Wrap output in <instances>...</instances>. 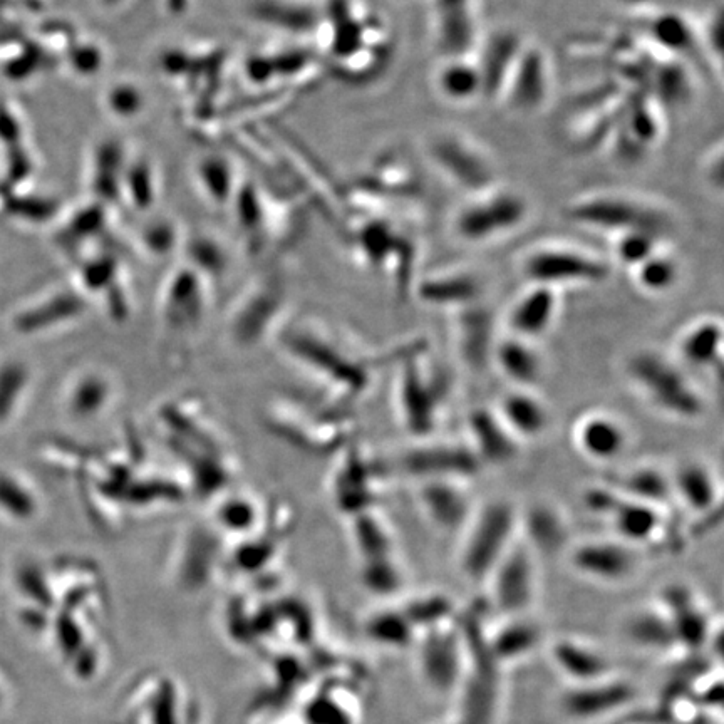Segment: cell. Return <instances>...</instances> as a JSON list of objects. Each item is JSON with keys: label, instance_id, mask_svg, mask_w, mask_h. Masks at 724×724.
<instances>
[{"label": "cell", "instance_id": "7402d4cb", "mask_svg": "<svg viewBox=\"0 0 724 724\" xmlns=\"http://www.w3.org/2000/svg\"><path fill=\"white\" fill-rule=\"evenodd\" d=\"M674 502L698 518L721 512V487L714 471L701 461H684L669 473Z\"/></svg>", "mask_w": 724, "mask_h": 724}, {"label": "cell", "instance_id": "2e32d148", "mask_svg": "<svg viewBox=\"0 0 724 724\" xmlns=\"http://www.w3.org/2000/svg\"><path fill=\"white\" fill-rule=\"evenodd\" d=\"M426 632L419 651L421 674L436 693H450L461 683V674L465 671V642L456 631L445 627Z\"/></svg>", "mask_w": 724, "mask_h": 724}, {"label": "cell", "instance_id": "484cf974", "mask_svg": "<svg viewBox=\"0 0 724 724\" xmlns=\"http://www.w3.org/2000/svg\"><path fill=\"white\" fill-rule=\"evenodd\" d=\"M723 347V322L716 317H703L681 332L676 342L674 359L686 371H713L721 366Z\"/></svg>", "mask_w": 724, "mask_h": 724}, {"label": "cell", "instance_id": "d4e9b609", "mask_svg": "<svg viewBox=\"0 0 724 724\" xmlns=\"http://www.w3.org/2000/svg\"><path fill=\"white\" fill-rule=\"evenodd\" d=\"M492 366L512 384V388L535 389L545 374L542 352L537 342L508 334L498 337L493 351Z\"/></svg>", "mask_w": 724, "mask_h": 724}, {"label": "cell", "instance_id": "f6af8a7d", "mask_svg": "<svg viewBox=\"0 0 724 724\" xmlns=\"http://www.w3.org/2000/svg\"><path fill=\"white\" fill-rule=\"evenodd\" d=\"M230 168L223 160L215 156L203 158L197 166V178L200 188L205 190V195L215 203H223L227 198L228 187H230Z\"/></svg>", "mask_w": 724, "mask_h": 724}, {"label": "cell", "instance_id": "ab89813d", "mask_svg": "<svg viewBox=\"0 0 724 724\" xmlns=\"http://www.w3.org/2000/svg\"><path fill=\"white\" fill-rule=\"evenodd\" d=\"M401 609L418 632L443 627L456 614L455 604L443 594L416 597Z\"/></svg>", "mask_w": 724, "mask_h": 724}, {"label": "cell", "instance_id": "ba28073f", "mask_svg": "<svg viewBox=\"0 0 724 724\" xmlns=\"http://www.w3.org/2000/svg\"><path fill=\"white\" fill-rule=\"evenodd\" d=\"M431 161L443 175L461 190L476 195L497 185V170L483 148L470 138L443 131L431 138L428 146Z\"/></svg>", "mask_w": 724, "mask_h": 724}, {"label": "cell", "instance_id": "60d3db41", "mask_svg": "<svg viewBox=\"0 0 724 724\" xmlns=\"http://www.w3.org/2000/svg\"><path fill=\"white\" fill-rule=\"evenodd\" d=\"M109 384L101 374H83L68 396L69 413L76 418H93L109 401Z\"/></svg>", "mask_w": 724, "mask_h": 724}, {"label": "cell", "instance_id": "74e56055", "mask_svg": "<svg viewBox=\"0 0 724 724\" xmlns=\"http://www.w3.org/2000/svg\"><path fill=\"white\" fill-rule=\"evenodd\" d=\"M41 502L24 478L0 470V512L17 522H29L39 512Z\"/></svg>", "mask_w": 724, "mask_h": 724}, {"label": "cell", "instance_id": "4fadbf2b", "mask_svg": "<svg viewBox=\"0 0 724 724\" xmlns=\"http://www.w3.org/2000/svg\"><path fill=\"white\" fill-rule=\"evenodd\" d=\"M552 89L550 59L542 47L535 44L523 46L517 63L513 66L502 98L518 113H537L547 103Z\"/></svg>", "mask_w": 724, "mask_h": 724}, {"label": "cell", "instance_id": "7dc6e473", "mask_svg": "<svg viewBox=\"0 0 724 724\" xmlns=\"http://www.w3.org/2000/svg\"><path fill=\"white\" fill-rule=\"evenodd\" d=\"M701 39V46L708 47L711 54L716 57V66L721 71V64H723V39H724V22H723V9L719 7L718 11L714 12L708 24L704 27V32L699 36Z\"/></svg>", "mask_w": 724, "mask_h": 724}, {"label": "cell", "instance_id": "ffe728a7", "mask_svg": "<svg viewBox=\"0 0 724 724\" xmlns=\"http://www.w3.org/2000/svg\"><path fill=\"white\" fill-rule=\"evenodd\" d=\"M523 46V37L510 27H500L481 42L475 63L483 81V98H502Z\"/></svg>", "mask_w": 724, "mask_h": 724}, {"label": "cell", "instance_id": "681fc988", "mask_svg": "<svg viewBox=\"0 0 724 724\" xmlns=\"http://www.w3.org/2000/svg\"><path fill=\"white\" fill-rule=\"evenodd\" d=\"M624 2H627V4H632V6H646V4H649V2H654V0H624Z\"/></svg>", "mask_w": 724, "mask_h": 724}, {"label": "cell", "instance_id": "7a4b0ae2", "mask_svg": "<svg viewBox=\"0 0 724 724\" xmlns=\"http://www.w3.org/2000/svg\"><path fill=\"white\" fill-rule=\"evenodd\" d=\"M520 533V513L512 502L493 498L475 508L463 530L460 569L466 579L488 582Z\"/></svg>", "mask_w": 724, "mask_h": 724}, {"label": "cell", "instance_id": "d6a6232c", "mask_svg": "<svg viewBox=\"0 0 724 724\" xmlns=\"http://www.w3.org/2000/svg\"><path fill=\"white\" fill-rule=\"evenodd\" d=\"M554 659L562 673L579 684L595 683L606 678L607 661L599 652L575 641H560L554 647Z\"/></svg>", "mask_w": 724, "mask_h": 724}, {"label": "cell", "instance_id": "83f0119b", "mask_svg": "<svg viewBox=\"0 0 724 724\" xmlns=\"http://www.w3.org/2000/svg\"><path fill=\"white\" fill-rule=\"evenodd\" d=\"M634 698L631 684L614 681H595L579 684L564 696V711L570 718L579 721L602 718L624 708Z\"/></svg>", "mask_w": 724, "mask_h": 724}, {"label": "cell", "instance_id": "f1b7e54d", "mask_svg": "<svg viewBox=\"0 0 724 724\" xmlns=\"http://www.w3.org/2000/svg\"><path fill=\"white\" fill-rule=\"evenodd\" d=\"M607 487L621 493L622 497L646 503L666 512L674 505L671 475L652 465H639L612 476Z\"/></svg>", "mask_w": 724, "mask_h": 724}, {"label": "cell", "instance_id": "4dcf8cb0", "mask_svg": "<svg viewBox=\"0 0 724 724\" xmlns=\"http://www.w3.org/2000/svg\"><path fill=\"white\" fill-rule=\"evenodd\" d=\"M520 528L523 530V542L535 554H557L565 549L569 537V525L564 513L549 503H538L520 513Z\"/></svg>", "mask_w": 724, "mask_h": 724}, {"label": "cell", "instance_id": "9a60e30c", "mask_svg": "<svg viewBox=\"0 0 724 724\" xmlns=\"http://www.w3.org/2000/svg\"><path fill=\"white\" fill-rule=\"evenodd\" d=\"M466 443L480 465L508 466L522 455V443L510 433L495 408L471 409L466 418Z\"/></svg>", "mask_w": 724, "mask_h": 724}, {"label": "cell", "instance_id": "4316f807", "mask_svg": "<svg viewBox=\"0 0 724 724\" xmlns=\"http://www.w3.org/2000/svg\"><path fill=\"white\" fill-rule=\"evenodd\" d=\"M416 295L426 306L455 312L481 302L483 284L471 272H441L418 282Z\"/></svg>", "mask_w": 724, "mask_h": 724}, {"label": "cell", "instance_id": "e0dca14e", "mask_svg": "<svg viewBox=\"0 0 724 724\" xmlns=\"http://www.w3.org/2000/svg\"><path fill=\"white\" fill-rule=\"evenodd\" d=\"M433 34L445 59L470 56L478 44L475 0H433Z\"/></svg>", "mask_w": 724, "mask_h": 724}, {"label": "cell", "instance_id": "5b68a950", "mask_svg": "<svg viewBox=\"0 0 724 724\" xmlns=\"http://www.w3.org/2000/svg\"><path fill=\"white\" fill-rule=\"evenodd\" d=\"M448 393V379L426 368L418 357L404 362L396 398L403 428L414 440H430L433 436Z\"/></svg>", "mask_w": 724, "mask_h": 724}, {"label": "cell", "instance_id": "44dd1931", "mask_svg": "<svg viewBox=\"0 0 724 724\" xmlns=\"http://www.w3.org/2000/svg\"><path fill=\"white\" fill-rule=\"evenodd\" d=\"M559 307V290L545 285H528V289L520 294L508 311L510 334L537 342L554 327Z\"/></svg>", "mask_w": 724, "mask_h": 724}, {"label": "cell", "instance_id": "7c38bea8", "mask_svg": "<svg viewBox=\"0 0 724 724\" xmlns=\"http://www.w3.org/2000/svg\"><path fill=\"white\" fill-rule=\"evenodd\" d=\"M468 644L475 647V671L468 678L465 699L461 706L458 724H492L497 701V669L487 647V639L476 634L475 627L465 617V626L461 631Z\"/></svg>", "mask_w": 724, "mask_h": 724}, {"label": "cell", "instance_id": "c3c4849f", "mask_svg": "<svg viewBox=\"0 0 724 724\" xmlns=\"http://www.w3.org/2000/svg\"><path fill=\"white\" fill-rule=\"evenodd\" d=\"M704 173H706V178L711 181V187L721 192V190H723L724 180V156L721 143L716 146V150L711 151V158L706 161Z\"/></svg>", "mask_w": 724, "mask_h": 724}, {"label": "cell", "instance_id": "8d00e7d4", "mask_svg": "<svg viewBox=\"0 0 724 724\" xmlns=\"http://www.w3.org/2000/svg\"><path fill=\"white\" fill-rule=\"evenodd\" d=\"M636 285L647 295H666L678 285L681 279V265L676 257L657 250L656 254L644 260L631 270Z\"/></svg>", "mask_w": 724, "mask_h": 724}, {"label": "cell", "instance_id": "cb8c5ba5", "mask_svg": "<svg viewBox=\"0 0 724 724\" xmlns=\"http://www.w3.org/2000/svg\"><path fill=\"white\" fill-rule=\"evenodd\" d=\"M495 411L522 445L540 440L552 425L549 404L538 396L535 389H510L498 401Z\"/></svg>", "mask_w": 724, "mask_h": 724}, {"label": "cell", "instance_id": "52a82bcc", "mask_svg": "<svg viewBox=\"0 0 724 724\" xmlns=\"http://www.w3.org/2000/svg\"><path fill=\"white\" fill-rule=\"evenodd\" d=\"M589 512L606 517L614 535L634 549L641 550L657 543L668 523L666 512L646 503L622 497L611 487L592 488L585 493Z\"/></svg>", "mask_w": 724, "mask_h": 724}, {"label": "cell", "instance_id": "e575fe53", "mask_svg": "<svg viewBox=\"0 0 724 724\" xmlns=\"http://www.w3.org/2000/svg\"><path fill=\"white\" fill-rule=\"evenodd\" d=\"M540 641V629L523 617H513L505 626L500 627L495 636L487 641L488 652L493 661H513L518 657L527 656Z\"/></svg>", "mask_w": 724, "mask_h": 724}, {"label": "cell", "instance_id": "30bf717a", "mask_svg": "<svg viewBox=\"0 0 724 724\" xmlns=\"http://www.w3.org/2000/svg\"><path fill=\"white\" fill-rule=\"evenodd\" d=\"M535 555L523 538H517L493 570L488 582L492 584L493 604L498 611L518 617L532 606L537 590Z\"/></svg>", "mask_w": 724, "mask_h": 724}, {"label": "cell", "instance_id": "b9f144b4", "mask_svg": "<svg viewBox=\"0 0 724 724\" xmlns=\"http://www.w3.org/2000/svg\"><path fill=\"white\" fill-rule=\"evenodd\" d=\"M661 237L659 233L634 230V232L619 233L614 242V254L619 264L627 269L634 270L644 260L661 250Z\"/></svg>", "mask_w": 724, "mask_h": 724}, {"label": "cell", "instance_id": "603a6c76", "mask_svg": "<svg viewBox=\"0 0 724 724\" xmlns=\"http://www.w3.org/2000/svg\"><path fill=\"white\" fill-rule=\"evenodd\" d=\"M662 611L668 616L679 646L699 651L708 642L711 622L698 597L686 585H668L662 590Z\"/></svg>", "mask_w": 724, "mask_h": 724}, {"label": "cell", "instance_id": "6da1fadb", "mask_svg": "<svg viewBox=\"0 0 724 724\" xmlns=\"http://www.w3.org/2000/svg\"><path fill=\"white\" fill-rule=\"evenodd\" d=\"M627 379L657 413L678 421H698L706 414V398L688 371L673 356L639 349L626 362Z\"/></svg>", "mask_w": 724, "mask_h": 724}, {"label": "cell", "instance_id": "d6986e66", "mask_svg": "<svg viewBox=\"0 0 724 724\" xmlns=\"http://www.w3.org/2000/svg\"><path fill=\"white\" fill-rule=\"evenodd\" d=\"M580 455L595 463H612L626 453L629 433L622 421L604 411L585 414L572 431Z\"/></svg>", "mask_w": 724, "mask_h": 724}, {"label": "cell", "instance_id": "f546056e", "mask_svg": "<svg viewBox=\"0 0 724 724\" xmlns=\"http://www.w3.org/2000/svg\"><path fill=\"white\" fill-rule=\"evenodd\" d=\"M641 27L644 39L673 59L689 56L701 46L698 31L678 12H656L647 17Z\"/></svg>", "mask_w": 724, "mask_h": 724}, {"label": "cell", "instance_id": "3957f363", "mask_svg": "<svg viewBox=\"0 0 724 724\" xmlns=\"http://www.w3.org/2000/svg\"><path fill=\"white\" fill-rule=\"evenodd\" d=\"M570 222L592 230L619 233L646 230L662 235L669 228L668 213L642 198L627 193H592L577 198L564 210Z\"/></svg>", "mask_w": 724, "mask_h": 724}, {"label": "cell", "instance_id": "bcb514c9", "mask_svg": "<svg viewBox=\"0 0 724 724\" xmlns=\"http://www.w3.org/2000/svg\"><path fill=\"white\" fill-rule=\"evenodd\" d=\"M143 101L145 96L141 93V89L136 84L121 81V83L109 86L106 93V106L109 113L121 118H131L136 116L143 109Z\"/></svg>", "mask_w": 724, "mask_h": 724}, {"label": "cell", "instance_id": "5bb4252c", "mask_svg": "<svg viewBox=\"0 0 724 724\" xmlns=\"http://www.w3.org/2000/svg\"><path fill=\"white\" fill-rule=\"evenodd\" d=\"M416 498L431 527L445 535L463 533L475 512L463 481H421Z\"/></svg>", "mask_w": 724, "mask_h": 724}, {"label": "cell", "instance_id": "277c9868", "mask_svg": "<svg viewBox=\"0 0 724 724\" xmlns=\"http://www.w3.org/2000/svg\"><path fill=\"white\" fill-rule=\"evenodd\" d=\"M527 218V200L515 190L495 185L471 195L456 213L453 230L466 244H488L515 232Z\"/></svg>", "mask_w": 724, "mask_h": 724}, {"label": "cell", "instance_id": "836d02e7", "mask_svg": "<svg viewBox=\"0 0 724 724\" xmlns=\"http://www.w3.org/2000/svg\"><path fill=\"white\" fill-rule=\"evenodd\" d=\"M352 540L361 564L394 557V538L388 525L373 510L354 515Z\"/></svg>", "mask_w": 724, "mask_h": 724}, {"label": "cell", "instance_id": "8992f818", "mask_svg": "<svg viewBox=\"0 0 724 724\" xmlns=\"http://www.w3.org/2000/svg\"><path fill=\"white\" fill-rule=\"evenodd\" d=\"M522 272L530 284L550 289L602 284L611 277V265L595 254L565 245H543L523 259Z\"/></svg>", "mask_w": 724, "mask_h": 724}, {"label": "cell", "instance_id": "8fae6325", "mask_svg": "<svg viewBox=\"0 0 724 724\" xmlns=\"http://www.w3.org/2000/svg\"><path fill=\"white\" fill-rule=\"evenodd\" d=\"M570 567L587 579L602 584H621L639 567V550L619 538H595L572 547Z\"/></svg>", "mask_w": 724, "mask_h": 724}, {"label": "cell", "instance_id": "f35d334b", "mask_svg": "<svg viewBox=\"0 0 724 724\" xmlns=\"http://www.w3.org/2000/svg\"><path fill=\"white\" fill-rule=\"evenodd\" d=\"M368 634L374 642L391 649H406L416 641V627L403 609H384L368 622Z\"/></svg>", "mask_w": 724, "mask_h": 724}, {"label": "cell", "instance_id": "1f68e13d", "mask_svg": "<svg viewBox=\"0 0 724 724\" xmlns=\"http://www.w3.org/2000/svg\"><path fill=\"white\" fill-rule=\"evenodd\" d=\"M438 93L455 104H466L483 98V81L475 59L448 57L441 64L435 76Z\"/></svg>", "mask_w": 724, "mask_h": 724}, {"label": "cell", "instance_id": "9c48e42d", "mask_svg": "<svg viewBox=\"0 0 724 724\" xmlns=\"http://www.w3.org/2000/svg\"><path fill=\"white\" fill-rule=\"evenodd\" d=\"M398 468L403 475L418 481L475 478L483 466L466 441L419 440L399 455Z\"/></svg>", "mask_w": 724, "mask_h": 724}, {"label": "cell", "instance_id": "7bdbcfd3", "mask_svg": "<svg viewBox=\"0 0 724 724\" xmlns=\"http://www.w3.org/2000/svg\"><path fill=\"white\" fill-rule=\"evenodd\" d=\"M361 577L364 587L381 597L398 594L404 584L403 569L396 557L364 562Z\"/></svg>", "mask_w": 724, "mask_h": 724}, {"label": "cell", "instance_id": "ee69618b", "mask_svg": "<svg viewBox=\"0 0 724 724\" xmlns=\"http://www.w3.org/2000/svg\"><path fill=\"white\" fill-rule=\"evenodd\" d=\"M29 386V373L21 364H9L0 371V421L11 418Z\"/></svg>", "mask_w": 724, "mask_h": 724}, {"label": "cell", "instance_id": "d590c367", "mask_svg": "<svg viewBox=\"0 0 724 724\" xmlns=\"http://www.w3.org/2000/svg\"><path fill=\"white\" fill-rule=\"evenodd\" d=\"M626 631L634 644L649 651H669L678 646L671 622L662 609L637 612L627 622Z\"/></svg>", "mask_w": 724, "mask_h": 724}, {"label": "cell", "instance_id": "ac0fdd59", "mask_svg": "<svg viewBox=\"0 0 724 724\" xmlns=\"http://www.w3.org/2000/svg\"><path fill=\"white\" fill-rule=\"evenodd\" d=\"M456 349L466 368L485 371L492 366L497 346L495 317L481 302L455 311Z\"/></svg>", "mask_w": 724, "mask_h": 724}]
</instances>
